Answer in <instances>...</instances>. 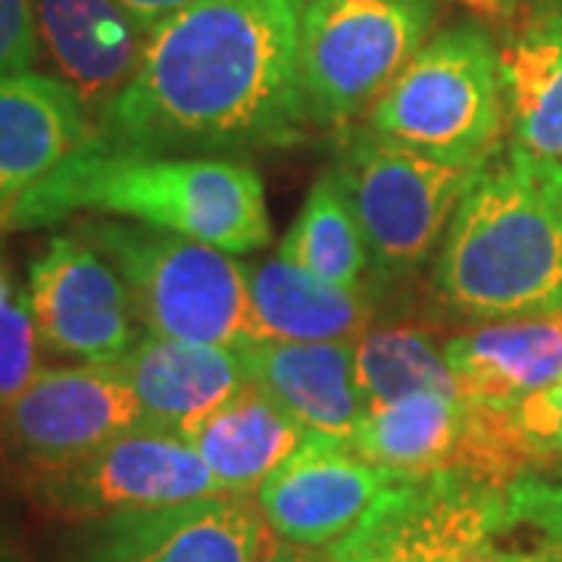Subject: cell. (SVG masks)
Returning <instances> with one entry per match:
<instances>
[{
    "label": "cell",
    "instance_id": "obj_11",
    "mask_svg": "<svg viewBox=\"0 0 562 562\" xmlns=\"http://www.w3.org/2000/svg\"><path fill=\"white\" fill-rule=\"evenodd\" d=\"M269 531L260 503L213 494L91 522L69 562H269Z\"/></svg>",
    "mask_w": 562,
    "mask_h": 562
},
{
    "label": "cell",
    "instance_id": "obj_21",
    "mask_svg": "<svg viewBox=\"0 0 562 562\" xmlns=\"http://www.w3.org/2000/svg\"><path fill=\"white\" fill-rule=\"evenodd\" d=\"M469 431V403L457 394L419 391L369 406L353 431V450L401 475L457 472Z\"/></svg>",
    "mask_w": 562,
    "mask_h": 562
},
{
    "label": "cell",
    "instance_id": "obj_18",
    "mask_svg": "<svg viewBox=\"0 0 562 562\" xmlns=\"http://www.w3.org/2000/svg\"><path fill=\"white\" fill-rule=\"evenodd\" d=\"M465 401L513 406L562 375V313L484 322L443 344Z\"/></svg>",
    "mask_w": 562,
    "mask_h": 562
},
{
    "label": "cell",
    "instance_id": "obj_29",
    "mask_svg": "<svg viewBox=\"0 0 562 562\" xmlns=\"http://www.w3.org/2000/svg\"><path fill=\"white\" fill-rule=\"evenodd\" d=\"M528 528V525H525ZM531 541L501 543V535L484 547L482 562H562V541L531 528Z\"/></svg>",
    "mask_w": 562,
    "mask_h": 562
},
{
    "label": "cell",
    "instance_id": "obj_23",
    "mask_svg": "<svg viewBox=\"0 0 562 562\" xmlns=\"http://www.w3.org/2000/svg\"><path fill=\"white\" fill-rule=\"evenodd\" d=\"M279 254L328 284H338L347 291L362 288L360 281L369 266V250L362 241L357 213L335 169L322 172L313 181L297 220L281 238Z\"/></svg>",
    "mask_w": 562,
    "mask_h": 562
},
{
    "label": "cell",
    "instance_id": "obj_4",
    "mask_svg": "<svg viewBox=\"0 0 562 562\" xmlns=\"http://www.w3.org/2000/svg\"><path fill=\"white\" fill-rule=\"evenodd\" d=\"M79 235L120 272L144 331L235 350L257 341L247 269L228 250L140 222H88Z\"/></svg>",
    "mask_w": 562,
    "mask_h": 562
},
{
    "label": "cell",
    "instance_id": "obj_33",
    "mask_svg": "<svg viewBox=\"0 0 562 562\" xmlns=\"http://www.w3.org/2000/svg\"><path fill=\"white\" fill-rule=\"evenodd\" d=\"M469 3H475V7H487V10H501V7H506L509 0H469Z\"/></svg>",
    "mask_w": 562,
    "mask_h": 562
},
{
    "label": "cell",
    "instance_id": "obj_25",
    "mask_svg": "<svg viewBox=\"0 0 562 562\" xmlns=\"http://www.w3.org/2000/svg\"><path fill=\"white\" fill-rule=\"evenodd\" d=\"M38 328L29 294L0 262V403L20 394L38 372Z\"/></svg>",
    "mask_w": 562,
    "mask_h": 562
},
{
    "label": "cell",
    "instance_id": "obj_26",
    "mask_svg": "<svg viewBox=\"0 0 562 562\" xmlns=\"http://www.w3.org/2000/svg\"><path fill=\"white\" fill-rule=\"evenodd\" d=\"M506 525H528L562 541V465L553 475L528 472L506 487Z\"/></svg>",
    "mask_w": 562,
    "mask_h": 562
},
{
    "label": "cell",
    "instance_id": "obj_20",
    "mask_svg": "<svg viewBox=\"0 0 562 562\" xmlns=\"http://www.w3.org/2000/svg\"><path fill=\"white\" fill-rule=\"evenodd\" d=\"M310 431H303L279 403L247 382L188 435L210 465L222 494H254L288 460Z\"/></svg>",
    "mask_w": 562,
    "mask_h": 562
},
{
    "label": "cell",
    "instance_id": "obj_31",
    "mask_svg": "<svg viewBox=\"0 0 562 562\" xmlns=\"http://www.w3.org/2000/svg\"><path fill=\"white\" fill-rule=\"evenodd\" d=\"M494 541V538H491ZM491 541L484 543H460V547H450V550H443L441 557L435 562H482L484 547Z\"/></svg>",
    "mask_w": 562,
    "mask_h": 562
},
{
    "label": "cell",
    "instance_id": "obj_19",
    "mask_svg": "<svg viewBox=\"0 0 562 562\" xmlns=\"http://www.w3.org/2000/svg\"><path fill=\"white\" fill-rule=\"evenodd\" d=\"M247 288L257 341H357L369 331L362 288L328 284L281 254L247 269Z\"/></svg>",
    "mask_w": 562,
    "mask_h": 562
},
{
    "label": "cell",
    "instance_id": "obj_8",
    "mask_svg": "<svg viewBox=\"0 0 562 562\" xmlns=\"http://www.w3.org/2000/svg\"><path fill=\"white\" fill-rule=\"evenodd\" d=\"M29 494L50 516L101 522L213 497L222 487L184 435L140 422L79 460L29 472Z\"/></svg>",
    "mask_w": 562,
    "mask_h": 562
},
{
    "label": "cell",
    "instance_id": "obj_34",
    "mask_svg": "<svg viewBox=\"0 0 562 562\" xmlns=\"http://www.w3.org/2000/svg\"><path fill=\"white\" fill-rule=\"evenodd\" d=\"M0 562H7V547L0 543Z\"/></svg>",
    "mask_w": 562,
    "mask_h": 562
},
{
    "label": "cell",
    "instance_id": "obj_10",
    "mask_svg": "<svg viewBox=\"0 0 562 562\" xmlns=\"http://www.w3.org/2000/svg\"><path fill=\"white\" fill-rule=\"evenodd\" d=\"M140 422L138 397L116 366L38 369L20 394L0 403V443L38 472L79 460Z\"/></svg>",
    "mask_w": 562,
    "mask_h": 562
},
{
    "label": "cell",
    "instance_id": "obj_6",
    "mask_svg": "<svg viewBox=\"0 0 562 562\" xmlns=\"http://www.w3.org/2000/svg\"><path fill=\"white\" fill-rule=\"evenodd\" d=\"M335 172L360 222L369 266L406 276L431 254L479 169L435 160L362 125L341 132Z\"/></svg>",
    "mask_w": 562,
    "mask_h": 562
},
{
    "label": "cell",
    "instance_id": "obj_13",
    "mask_svg": "<svg viewBox=\"0 0 562 562\" xmlns=\"http://www.w3.org/2000/svg\"><path fill=\"white\" fill-rule=\"evenodd\" d=\"M401 472L382 469L331 435H306L257 491L269 528L297 547H331L362 522Z\"/></svg>",
    "mask_w": 562,
    "mask_h": 562
},
{
    "label": "cell",
    "instance_id": "obj_30",
    "mask_svg": "<svg viewBox=\"0 0 562 562\" xmlns=\"http://www.w3.org/2000/svg\"><path fill=\"white\" fill-rule=\"evenodd\" d=\"M120 3L128 10V16L138 22L140 32L147 35L157 22L191 7V3H198V0H120Z\"/></svg>",
    "mask_w": 562,
    "mask_h": 562
},
{
    "label": "cell",
    "instance_id": "obj_9",
    "mask_svg": "<svg viewBox=\"0 0 562 562\" xmlns=\"http://www.w3.org/2000/svg\"><path fill=\"white\" fill-rule=\"evenodd\" d=\"M503 528L506 491L457 472L406 475L328 547L325 562H435L443 550L491 541Z\"/></svg>",
    "mask_w": 562,
    "mask_h": 562
},
{
    "label": "cell",
    "instance_id": "obj_32",
    "mask_svg": "<svg viewBox=\"0 0 562 562\" xmlns=\"http://www.w3.org/2000/svg\"><path fill=\"white\" fill-rule=\"evenodd\" d=\"M269 562H325V557L313 553V547H297V543H288V547H279Z\"/></svg>",
    "mask_w": 562,
    "mask_h": 562
},
{
    "label": "cell",
    "instance_id": "obj_22",
    "mask_svg": "<svg viewBox=\"0 0 562 562\" xmlns=\"http://www.w3.org/2000/svg\"><path fill=\"white\" fill-rule=\"evenodd\" d=\"M513 147L562 162V7L513 35L501 50Z\"/></svg>",
    "mask_w": 562,
    "mask_h": 562
},
{
    "label": "cell",
    "instance_id": "obj_15",
    "mask_svg": "<svg viewBox=\"0 0 562 562\" xmlns=\"http://www.w3.org/2000/svg\"><path fill=\"white\" fill-rule=\"evenodd\" d=\"M247 382L310 435L350 441L366 403L353 341H254L238 347Z\"/></svg>",
    "mask_w": 562,
    "mask_h": 562
},
{
    "label": "cell",
    "instance_id": "obj_14",
    "mask_svg": "<svg viewBox=\"0 0 562 562\" xmlns=\"http://www.w3.org/2000/svg\"><path fill=\"white\" fill-rule=\"evenodd\" d=\"M38 38L57 79L98 125L144 54V32L120 0H35Z\"/></svg>",
    "mask_w": 562,
    "mask_h": 562
},
{
    "label": "cell",
    "instance_id": "obj_7",
    "mask_svg": "<svg viewBox=\"0 0 562 562\" xmlns=\"http://www.w3.org/2000/svg\"><path fill=\"white\" fill-rule=\"evenodd\" d=\"M435 0H303L301 81L310 120L347 125L428 38Z\"/></svg>",
    "mask_w": 562,
    "mask_h": 562
},
{
    "label": "cell",
    "instance_id": "obj_17",
    "mask_svg": "<svg viewBox=\"0 0 562 562\" xmlns=\"http://www.w3.org/2000/svg\"><path fill=\"white\" fill-rule=\"evenodd\" d=\"M94 135V122L60 79H0V228L10 210Z\"/></svg>",
    "mask_w": 562,
    "mask_h": 562
},
{
    "label": "cell",
    "instance_id": "obj_24",
    "mask_svg": "<svg viewBox=\"0 0 562 562\" xmlns=\"http://www.w3.org/2000/svg\"><path fill=\"white\" fill-rule=\"evenodd\" d=\"M357 382L366 409L419 391L462 397L443 350L428 331L409 325H387L362 335L357 341Z\"/></svg>",
    "mask_w": 562,
    "mask_h": 562
},
{
    "label": "cell",
    "instance_id": "obj_28",
    "mask_svg": "<svg viewBox=\"0 0 562 562\" xmlns=\"http://www.w3.org/2000/svg\"><path fill=\"white\" fill-rule=\"evenodd\" d=\"M38 41L35 0H0V79L32 72Z\"/></svg>",
    "mask_w": 562,
    "mask_h": 562
},
{
    "label": "cell",
    "instance_id": "obj_2",
    "mask_svg": "<svg viewBox=\"0 0 562 562\" xmlns=\"http://www.w3.org/2000/svg\"><path fill=\"white\" fill-rule=\"evenodd\" d=\"M72 213L125 216L228 254H254L272 238L257 169L235 157L113 147L94 135L10 210L0 232L41 228Z\"/></svg>",
    "mask_w": 562,
    "mask_h": 562
},
{
    "label": "cell",
    "instance_id": "obj_3",
    "mask_svg": "<svg viewBox=\"0 0 562 562\" xmlns=\"http://www.w3.org/2000/svg\"><path fill=\"white\" fill-rule=\"evenodd\" d=\"M435 284L462 319L562 313V162L519 147L484 162L447 225Z\"/></svg>",
    "mask_w": 562,
    "mask_h": 562
},
{
    "label": "cell",
    "instance_id": "obj_12",
    "mask_svg": "<svg viewBox=\"0 0 562 562\" xmlns=\"http://www.w3.org/2000/svg\"><path fill=\"white\" fill-rule=\"evenodd\" d=\"M29 303L41 344L63 357L110 366L144 335L120 272L79 232L57 235L35 257Z\"/></svg>",
    "mask_w": 562,
    "mask_h": 562
},
{
    "label": "cell",
    "instance_id": "obj_16",
    "mask_svg": "<svg viewBox=\"0 0 562 562\" xmlns=\"http://www.w3.org/2000/svg\"><path fill=\"white\" fill-rule=\"evenodd\" d=\"M110 366H116L135 391L144 422L172 428L184 438L247 384L235 347L172 341L150 331Z\"/></svg>",
    "mask_w": 562,
    "mask_h": 562
},
{
    "label": "cell",
    "instance_id": "obj_1",
    "mask_svg": "<svg viewBox=\"0 0 562 562\" xmlns=\"http://www.w3.org/2000/svg\"><path fill=\"white\" fill-rule=\"evenodd\" d=\"M303 0H198L157 22L94 138L150 154H244L306 138Z\"/></svg>",
    "mask_w": 562,
    "mask_h": 562
},
{
    "label": "cell",
    "instance_id": "obj_5",
    "mask_svg": "<svg viewBox=\"0 0 562 562\" xmlns=\"http://www.w3.org/2000/svg\"><path fill=\"white\" fill-rule=\"evenodd\" d=\"M506 120L501 50L475 22L443 29L369 106V128L435 160L482 169Z\"/></svg>",
    "mask_w": 562,
    "mask_h": 562
},
{
    "label": "cell",
    "instance_id": "obj_27",
    "mask_svg": "<svg viewBox=\"0 0 562 562\" xmlns=\"http://www.w3.org/2000/svg\"><path fill=\"white\" fill-rule=\"evenodd\" d=\"M516 431L543 469L562 457V375L553 384L506 406Z\"/></svg>",
    "mask_w": 562,
    "mask_h": 562
}]
</instances>
